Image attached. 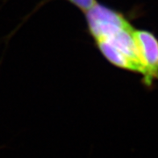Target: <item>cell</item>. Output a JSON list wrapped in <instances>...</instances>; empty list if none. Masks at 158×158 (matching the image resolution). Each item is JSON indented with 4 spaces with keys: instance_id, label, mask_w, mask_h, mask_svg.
Segmentation results:
<instances>
[{
    "instance_id": "cell-2",
    "label": "cell",
    "mask_w": 158,
    "mask_h": 158,
    "mask_svg": "<svg viewBox=\"0 0 158 158\" xmlns=\"http://www.w3.org/2000/svg\"><path fill=\"white\" fill-rule=\"evenodd\" d=\"M135 37L145 70L143 82L151 86L154 80L158 79V40L145 30H135Z\"/></svg>"
},
{
    "instance_id": "cell-1",
    "label": "cell",
    "mask_w": 158,
    "mask_h": 158,
    "mask_svg": "<svg viewBox=\"0 0 158 158\" xmlns=\"http://www.w3.org/2000/svg\"><path fill=\"white\" fill-rule=\"evenodd\" d=\"M90 34L95 40L108 39L131 26L123 14L97 3L85 12Z\"/></svg>"
},
{
    "instance_id": "cell-3",
    "label": "cell",
    "mask_w": 158,
    "mask_h": 158,
    "mask_svg": "<svg viewBox=\"0 0 158 158\" xmlns=\"http://www.w3.org/2000/svg\"><path fill=\"white\" fill-rule=\"evenodd\" d=\"M95 42L98 48L101 52L102 55L107 59V61H109V62L118 68L134 71L133 66L131 62L127 60V58L110 42L105 40H95Z\"/></svg>"
},
{
    "instance_id": "cell-4",
    "label": "cell",
    "mask_w": 158,
    "mask_h": 158,
    "mask_svg": "<svg viewBox=\"0 0 158 158\" xmlns=\"http://www.w3.org/2000/svg\"><path fill=\"white\" fill-rule=\"evenodd\" d=\"M69 3L77 7L84 12L88 11L97 4L96 0H68Z\"/></svg>"
}]
</instances>
